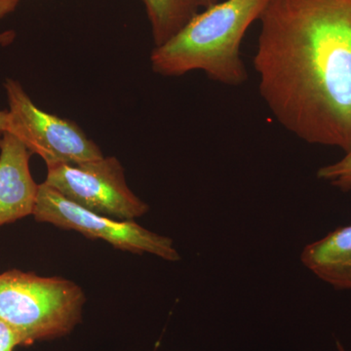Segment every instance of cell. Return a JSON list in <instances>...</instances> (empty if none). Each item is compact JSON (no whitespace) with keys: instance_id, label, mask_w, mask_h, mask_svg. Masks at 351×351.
<instances>
[{"instance_id":"6da1fadb","label":"cell","mask_w":351,"mask_h":351,"mask_svg":"<svg viewBox=\"0 0 351 351\" xmlns=\"http://www.w3.org/2000/svg\"><path fill=\"white\" fill-rule=\"evenodd\" d=\"M254 68L274 119L311 145L351 151V0H270Z\"/></svg>"},{"instance_id":"7a4b0ae2","label":"cell","mask_w":351,"mask_h":351,"mask_svg":"<svg viewBox=\"0 0 351 351\" xmlns=\"http://www.w3.org/2000/svg\"><path fill=\"white\" fill-rule=\"evenodd\" d=\"M270 0H223L204 8L167 43L154 47L152 71L165 77L203 71L214 82L239 86L248 78L240 53L250 25Z\"/></svg>"},{"instance_id":"3957f363","label":"cell","mask_w":351,"mask_h":351,"mask_svg":"<svg viewBox=\"0 0 351 351\" xmlns=\"http://www.w3.org/2000/svg\"><path fill=\"white\" fill-rule=\"evenodd\" d=\"M85 301L82 289L63 277L17 269L0 274V319L24 346L69 335L82 320Z\"/></svg>"},{"instance_id":"277c9868","label":"cell","mask_w":351,"mask_h":351,"mask_svg":"<svg viewBox=\"0 0 351 351\" xmlns=\"http://www.w3.org/2000/svg\"><path fill=\"white\" fill-rule=\"evenodd\" d=\"M4 88L9 105L7 131L19 138L32 154L40 156L47 167L104 156L77 124L39 108L17 80L7 78Z\"/></svg>"},{"instance_id":"5b68a950","label":"cell","mask_w":351,"mask_h":351,"mask_svg":"<svg viewBox=\"0 0 351 351\" xmlns=\"http://www.w3.org/2000/svg\"><path fill=\"white\" fill-rule=\"evenodd\" d=\"M44 184L78 206L120 221H135L149 210L129 188L123 167L114 156L51 166Z\"/></svg>"},{"instance_id":"8992f818","label":"cell","mask_w":351,"mask_h":351,"mask_svg":"<svg viewBox=\"0 0 351 351\" xmlns=\"http://www.w3.org/2000/svg\"><path fill=\"white\" fill-rule=\"evenodd\" d=\"M34 217L40 223L75 230L89 239L104 240L119 250L152 254L169 262L181 258L169 237L152 232L135 221H120L89 211L44 182L39 184Z\"/></svg>"},{"instance_id":"52a82bcc","label":"cell","mask_w":351,"mask_h":351,"mask_svg":"<svg viewBox=\"0 0 351 351\" xmlns=\"http://www.w3.org/2000/svg\"><path fill=\"white\" fill-rule=\"evenodd\" d=\"M32 152L10 132L0 137V226L34 215L39 184L34 182Z\"/></svg>"},{"instance_id":"ba28073f","label":"cell","mask_w":351,"mask_h":351,"mask_svg":"<svg viewBox=\"0 0 351 351\" xmlns=\"http://www.w3.org/2000/svg\"><path fill=\"white\" fill-rule=\"evenodd\" d=\"M301 262L336 290L351 291V225L336 228L323 239L307 244Z\"/></svg>"},{"instance_id":"9c48e42d","label":"cell","mask_w":351,"mask_h":351,"mask_svg":"<svg viewBox=\"0 0 351 351\" xmlns=\"http://www.w3.org/2000/svg\"><path fill=\"white\" fill-rule=\"evenodd\" d=\"M151 23L154 47L178 34L198 13L197 0H143Z\"/></svg>"},{"instance_id":"30bf717a","label":"cell","mask_w":351,"mask_h":351,"mask_svg":"<svg viewBox=\"0 0 351 351\" xmlns=\"http://www.w3.org/2000/svg\"><path fill=\"white\" fill-rule=\"evenodd\" d=\"M318 179L329 182L343 193L351 191V151L337 162L323 166L317 171Z\"/></svg>"},{"instance_id":"8fae6325","label":"cell","mask_w":351,"mask_h":351,"mask_svg":"<svg viewBox=\"0 0 351 351\" xmlns=\"http://www.w3.org/2000/svg\"><path fill=\"white\" fill-rule=\"evenodd\" d=\"M19 346H23L20 335L0 319V351H14Z\"/></svg>"},{"instance_id":"7c38bea8","label":"cell","mask_w":351,"mask_h":351,"mask_svg":"<svg viewBox=\"0 0 351 351\" xmlns=\"http://www.w3.org/2000/svg\"><path fill=\"white\" fill-rule=\"evenodd\" d=\"M16 32L6 31L0 34V45L7 46L15 40ZM8 128V110H0V136Z\"/></svg>"},{"instance_id":"4fadbf2b","label":"cell","mask_w":351,"mask_h":351,"mask_svg":"<svg viewBox=\"0 0 351 351\" xmlns=\"http://www.w3.org/2000/svg\"><path fill=\"white\" fill-rule=\"evenodd\" d=\"M20 2L21 0H0V19L14 12Z\"/></svg>"},{"instance_id":"5bb4252c","label":"cell","mask_w":351,"mask_h":351,"mask_svg":"<svg viewBox=\"0 0 351 351\" xmlns=\"http://www.w3.org/2000/svg\"><path fill=\"white\" fill-rule=\"evenodd\" d=\"M198 4H199V7H203V8H207V7H210L214 5V4L218 3V2L221 1V0H197Z\"/></svg>"},{"instance_id":"9a60e30c","label":"cell","mask_w":351,"mask_h":351,"mask_svg":"<svg viewBox=\"0 0 351 351\" xmlns=\"http://www.w3.org/2000/svg\"><path fill=\"white\" fill-rule=\"evenodd\" d=\"M338 348H339V351H345V350H343V346L339 345V343H338Z\"/></svg>"}]
</instances>
